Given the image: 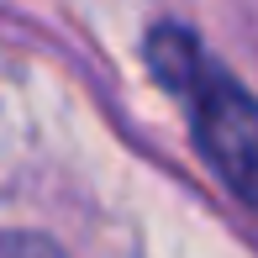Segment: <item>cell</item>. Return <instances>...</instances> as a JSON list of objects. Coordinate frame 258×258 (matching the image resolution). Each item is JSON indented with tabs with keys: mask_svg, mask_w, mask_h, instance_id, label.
Masks as SVG:
<instances>
[{
	"mask_svg": "<svg viewBox=\"0 0 258 258\" xmlns=\"http://www.w3.org/2000/svg\"><path fill=\"white\" fill-rule=\"evenodd\" d=\"M0 258H63V253L37 232H0Z\"/></svg>",
	"mask_w": 258,
	"mask_h": 258,
	"instance_id": "7a4b0ae2",
	"label": "cell"
},
{
	"mask_svg": "<svg viewBox=\"0 0 258 258\" xmlns=\"http://www.w3.org/2000/svg\"><path fill=\"white\" fill-rule=\"evenodd\" d=\"M148 63L190 111L195 143L211 169L237 201L258 211V100L179 27H158L148 37Z\"/></svg>",
	"mask_w": 258,
	"mask_h": 258,
	"instance_id": "6da1fadb",
	"label": "cell"
}]
</instances>
